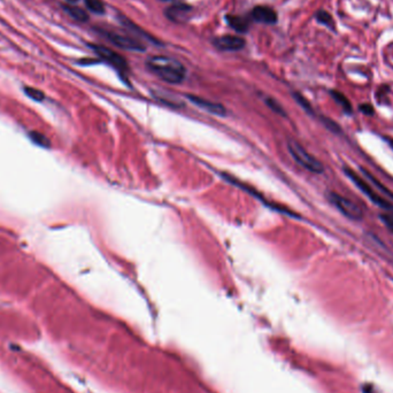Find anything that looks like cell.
<instances>
[{"label":"cell","mask_w":393,"mask_h":393,"mask_svg":"<svg viewBox=\"0 0 393 393\" xmlns=\"http://www.w3.org/2000/svg\"><path fill=\"white\" fill-rule=\"evenodd\" d=\"M146 67L160 80L169 84H180L185 80L186 68L182 62L166 56H153L146 60Z\"/></svg>","instance_id":"6da1fadb"},{"label":"cell","mask_w":393,"mask_h":393,"mask_svg":"<svg viewBox=\"0 0 393 393\" xmlns=\"http://www.w3.org/2000/svg\"><path fill=\"white\" fill-rule=\"evenodd\" d=\"M361 111L364 113V114H372V112H374V109H372V107L370 105H362L361 106Z\"/></svg>","instance_id":"44dd1931"},{"label":"cell","mask_w":393,"mask_h":393,"mask_svg":"<svg viewBox=\"0 0 393 393\" xmlns=\"http://www.w3.org/2000/svg\"><path fill=\"white\" fill-rule=\"evenodd\" d=\"M251 20L254 22L262 23V25L272 26L277 23L278 15L274 8L266 5H258L251 11Z\"/></svg>","instance_id":"ba28073f"},{"label":"cell","mask_w":393,"mask_h":393,"mask_svg":"<svg viewBox=\"0 0 393 393\" xmlns=\"http://www.w3.org/2000/svg\"><path fill=\"white\" fill-rule=\"evenodd\" d=\"M327 196L330 203L333 204L341 214L350 218V220L358 221L363 217V212H362L361 208L352 200L347 199V198L340 196V194H338L336 192H333V191L328 192Z\"/></svg>","instance_id":"8992f818"},{"label":"cell","mask_w":393,"mask_h":393,"mask_svg":"<svg viewBox=\"0 0 393 393\" xmlns=\"http://www.w3.org/2000/svg\"><path fill=\"white\" fill-rule=\"evenodd\" d=\"M331 95H333V98L334 99V101L337 102L338 105L340 106L341 108L344 109L346 113H352V105L348 99L345 97V95L341 93L339 91H334L333 90L331 91Z\"/></svg>","instance_id":"5bb4252c"},{"label":"cell","mask_w":393,"mask_h":393,"mask_svg":"<svg viewBox=\"0 0 393 393\" xmlns=\"http://www.w3.org/2000/svg\"><path fill=\"white\" fill-rule=\"evenodd\" d=\"M84 4L87 6L89 11L94 13V14L102 15L105 14V4L101 0H84Z\"/></svg>","instance_id":"9a60e30c"},{"label":"cell","mask_w":393,"mask_h":393,"mask_svg":"<svg viewBox=\"0 0 393 393\" xmlns=\"http://www.w3.org/2000/svg\"><path fill=\"white\" fill-rule=\"evenodd\" d=\"M63 9H64V12H66L71 19L75 20V21H77V22H87L88 20H89L88 13L85 12L83 8L76 7V6H73V5H64Z\"/></svg>","instance_id":"4fadbf2b"},{"label":"cell","mask_w":393,"mask_h":393,"mask_svg":"<svg viewBox=\"0 0 393 393\" xmlns=\"http://www.w3.org/2000/svg\"><path fill=\"white\" fill-rule=\"evenodd\" d=\"M89 47L100 58L102 61L111 64L112 67H114L120 74H125L129 69L128 62H126L125 58L122 57L121 54H119L115 51L109 49L107 46L97 45V44H89Z\"/></svg>","instance_id":"5b68a950"},{"label":"cell","mask_w":393,"mask_h":393,"mask_svg":"<svg viewBox=\"0 0 393 393\" xmlns=\"http://www.w3.org/2000/svg\"><path fill=\"white\" fill-rule=\"evenodd\" d=\"M186 97L191 102H192L194 106H197V107L201 108L205 112L210 113V114L218 115V116L225 115V108L221 104H217V102H213V101L208 100V99L198 97V95L189 94V95H186Z\"/></svg>","instance_id":"8fae6325"},{"label":"cell","mask_w":393,"mask_h":393,"mask_svg":"<svg viewBox=\"0 0 393 393\" xmlns=\"http://www.w3.org/2000/svg\"><path fill=\"white\" fill-rule=\"evenodd\" d=\"M193 12V7L186 4H175L169 6L166 9L165 14L167 19L175 23H184L190 19L191 14Z\"/></svg>","instance_id":"9c48e42d"},{"label":"cell","mask_w":393,"mask_h":393,"mask_svg":"<svg viewBox=\"0 0 393 393\" xmlns=\"http://www.w3.org/2000/svg\"><path fill=\"white\" fill-rule=\"evenodd\" d=\"M67 1H69V2H76V1H78V0H67Z\"/></svg>","instance_id":"7402d4cb"},{"label":"cell","mask_w":393,"mask_h":393,"mask_svg":"<svg viewBox=\"0 0 393 393\" xmlns=\"http://www.w3.org/2000/svg\"><path fill=\"white\" fill-rule=\"evenodd\" d=\"M97 31L105 39H107L109 43L122 50L132 51V52H145L146 51V46L144 44L134 36L124 35V33L118 32L115 30H109L105 28L97 29Z\"/></svg>","instance_id":"7a4b0ae2"},{"label":"cell","mask_w":393,"mask_h":393,"mask_svg":"<svg viewBox=\"0 0 393 393\" xmlns=\"http://www.w3.org/2000/svg\"><path fill=\"white\" fill-rule=\"evenodd\" d=\"M344 172L347 175L348 179H350L352 182H353L355 185L358 186V189L360 190L362 193H364L365 196H367L369 199L372 201V203H374L375 205H377V206H379V207L384 208L385 211L392 212V214H393V205L390 203V201L386 200L385 198L379 196V194L374 190V187H371L370 185H369V184L365 182L362 177L359 176L358 174L354 172V170H352L351 168H345Z\"/></svg>","instance_id":"277c9868"},{"label":"cell","mask_w":393,"mask_h":393,"mask_svg":"<svg viewBox=\"0 0 393 393\" xmlns=\"http://www.w3.org/2000/svg\"><path fill=\"white\" fill-rule=\"evenodd\" d=\"M315 19L317 22H320L321 25H324L327 26L328 28H331V29H334V21L333 19V16H331L329 13L326 12V11H319L316 13L315 15Z\"/></svg>","instance_id":"2e32d148"},{"label":"cell","mask_w":393,"mask_h":393,"mask_svg":"<svg viewBox=\"0 0 393 393\" xmlns=\"http://www.w3.org/2000/svg\"><path fill=\"white\" fill-rule=\"evenodd\" d=\"M288 149L290 154H291L292 158L295 159V161L298 163V165L302 166V168H305L306 170H308V172L314 174H321L324 172V167L322 165V162H320L315 156H313L310 153L307 152L306 150L297 142L293 141L289 142Z\"/></svg>","instance_id":"3957f363"},{"label":"cell","mask_w":393,"mask_h":393,"mask_svg":"<svg viewBox=\"0 0 393 393\" xmlns=\"http://www.w3.org/2000/svg\"><path fill=\"white\" fill-rule=\"evenodd\" d=\"M266 104L268 105V107H269V108L272 109V111H274L275 113H277V114H281V115H284V114H285L284 109L282 108V106L279 105L278 102L275 100V99L267 98V99H266Z\"/></svg>","instance_id":"e0dca14e"},{"label":"cell","mask_w":393,"mask_h":393,"mask_svg":"<svg viewBox=\"0 0 393 393\" xmlns=\"http://www.w3.org/2000/svg\"><path fill=\"white\" fill-rule=\"evenodd\" d=\"M227 25L238 33H245L249 29V20L245 16L227 14L224 16Z\"/></svg>","instance_id":"7c38bea8"},{"label":"cell","mask_w":393,"mask_h":393,"mask_svg":"<svg viewBox=\"0 0 393 393\" xmlns=\"http://www.w3.org/2000/svg\"><path fill=\"white\" fill-rule=\"evenodd\" d=\"M212 44L215 49L223 52H237L245 47L246 40L241 36L223 35L215 37L212 40Z\"/></svg>","instance_id":"52a82bcc"},{"label":"cell","mask_w":393,"mask_h":393,"mask_svg":"<svg viewBox=\"0 0 393 393\" xmlns=\"http://www.w3.org/2000/svg\"><path fill=\"white\" fill-rule=\"evenodd\" d=\"M26 92L30 95V97L33 98V99H36V100H40V99L43 98L42 92H39L38 90H35V89L28 88V89H26Z\"/></svg>","instance_id":"ffe728a7"},{"label":"cell","mask_w":393,"mask_h":393,"mask_svg":"<svg viewBox=\"0 0 393 393\" xmlns=\"http://www.w3.org/2000/svg\"><path fill=\"white\" fill-rule=\"evenodd\" d=\"M379 217H381L383 223L385 224V227L393 234V214H389V213L381 214V216Z\"/></svg>","instance_id":"ac0fdd59"},{"label":"cell","mask_w":393,"mask_h":393,"mask_svg":"<svg viewBox=\"0 0 393 393\" xmlns=\"http://www.w3.org/2000/svg\"><path fill=\"white\" fill-rule=\"evenodd\" d=\"M293 97H295V99L297 100V102H298V104L302 106V107L305 109V111H307V112H312V107H310V105H309V102L306 100L305 98L302 97V94L300 93H295L293 94Z\"/></svg>","instance_id":"d6986e66"},{"label":"cell","mask_w":393,"mask_h":393,"mask_svg":"<svg viewBox=\"0 0 393 393\" xmlns=\"http://www.w3.org/2000/svg\"><path fill=\"white\" fill-rule=\"evenodd\" d=\"M118 19H119L120 23L122 25V27H124L126 30H129V31L132 33V36H134V37H142L143 39L149 40V42H151L152 44H155L156 46H161V42H160L159 39H156L155 37H153L152 35H150L148 31H145L144 29H142L141 27L136 25L135 22H132L131 20H129L128 18H126V16L119 14Z\"/></svg>","instance_id":"30bf717a"}]
</instances>
